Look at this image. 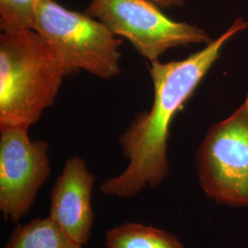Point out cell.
I'll list each match as a JSON object with an SVG mask.
<instances>
[{"label": "cell", "mask_w": 248, "mask_h": 248, "mask_svg": "<svg viewBox=\"0 0 248 248\" xmlns=\"http://www.w3.org/2000/svg\"><path fill=\"white\" fill-rule=\"evenodd\" d=\"M248 22L236 18L222 35L185 59L169 62L152 61L149 73L154 85L150 110L137 113L118 141L129 164L123 173L104 180L103 194L133 198L146 186L155 188L169 173L168 142L175 116L218 60L222 47L247 30Z\"/></svg>", "instance_id": "cell-1"}, {"label": "cell", "mask_w": 248, "mask_h": 248, "mask_svg": "<svg viewBox=\"0 0 248 248\" xmlns=\"http://www.w3.org/2000/svg\"><path fill=\"white\" fill-rule=\"evenodd\" d=\"M67 77L34 30L0 34V128L29 129L52 106Z\"/></svg>", "instance_id": "cell-2"}, {"label": "cell", "mask_w": 248, "mask_h": 248, "mask_svg": "<svg viewBox=\"0 0 248 248\" xmlns=\"http://www.w3.org/2000/svg\"><path fill=\"white\" fill-rule=\"evenodd\" d=\"M34 31L43 38L67 76L84 70L110 79L121 73L123 41L102 22L65 9L54 0H34Z\"/></svg>", "instance_id": "cell-3"}, {"label": "cell", "mask_w": 248, "mask_h": 248, "mask_svg": "<svg viewBox=\"0 0 248 248\" xmlns=\"http://www.w3.org/2000/svg\"><path fill=\"white\" fill-rule=\"evenodd\" d=\"M205 195L216 203L248 208V94L227 119L213 125L195 155Z\"/></svg>", "instance_id": "cell-4"}, {"label": "cell", "mask_w": 248, "mask_h": 248, "mask_svg": "<svg viewBox=\"0 0 248 248\" xmlns=\"http://www.w3.org/2000/svg\"><path fill=\"white\" fill-rule=\"evenodd\" d=\"M85 13L127 39L150 62L169 49L213 41L203 29L173 20L150 0H91Z\"/></svg>", "instance_id": "cell-5"}, {"label": "cell", "mask_w": 248, "mask_h": 248, "mask_svg": "<svg viewBox=\"0 0 248 248\" xmlns=\"http://www.w3.org/2000/svg\"><path fill=\"white\" fill-rule=\"evenodd\" d=\"M29 129L0 128V210L18 222L30 212L51 174L49 143L31 140Z\"/></svg>", "instance_id": "cell-6"}, {"label": "cell", "mask_w": 248, "mask_h": 248, "mask_svg": "<svg viewBox=\"0 0 248 248\" xmlns=\"http://www.w3.org/2000/svg\"><path fill=\"white\" fill-rule=\"evenodd\" d=\"M95 177L85 160L66 161L51 193L49 217L80 245L88 244L94 222L91 195Z\"/></svg>", "instance_id": "cell-7"}, {"label": "cell", "mask_w": 248, "mask_h": 248, "mask_svg": "<svg viewBox=\"0 0 248 248\" xmlns=\"http://www.w3.org/2000/svg\"><path fill=\"white\" fill-rule=\"evenodd\" d=\"M50 217L19 224L5 248H83Z\"/></svg>", "instance_id": "cell-8"}, {"label": "cell", "mask_w": 248, "mask_h": 248, "mask_svg": "<svg viewBox=\"0 0 248 248\" xmlns=\"http://www.w3.org/2000/svg\"><path fill=\"white\" fill-rule=\"evenodd\" d=\"M107 248H185L167 231L135 222L119 225L106 233Z\"/></svg>", "instance_id": "cell-9"}, {"label": "cell", "mask_w": 248, "mask_h": 248, "mask_svg": "<svg viewBox=\"0 0 248 248\" xmlns=\"http://www.w3.org/2000/svg\"><path fill=\"white\" fill-rule=\"evenodd\" d=\"M34 0H0L1 32L34 30Z\"/></svg>", "instance_id": "cell-10"}, {"label": "cell", "mask_w": 248, "mask_h": 248, "mask_svg": "<svg viewBox=\"0 0 248 248\" xmlns=\"http://www.w3.org/2000/svg\"><path fill=\"white\" fill-rule=\"evenodd\" d=\"M158 5L160 8L170 9V8H182L185 4V0H150Z\"/></svg>", "instance_id": "cell-11"}]
</instances>
